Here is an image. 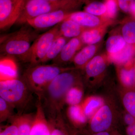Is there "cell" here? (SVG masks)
Instances as JSON below:
<instances>
[{"label":"cell","instance_id":"1","mask_svg":"<svg viewBox=\"0 0 135 135\" xmlns=\"http://www.w3.org/2000/svg\"><path fill=\"white\" fill-rule=\"evenodd\" d=\"M80 77L77 72L67 70L61 73L42 90L38 97L46 118L53 120L61 113L69 90L76 86Z\"/></svg>","mask_w":135,"mask_h":135},{"label":"cell","instance_id":"2","mask_svg":"<svg viewBox=\"0 0 135 135\" xmlns=\"http://www.w3.org/2000/svg\"><path fill=\"white\" fill-rule=\"evenodd\" d=\"M33 29L26 23L18 31L1 39V54L15 56L27 62V55L32 44L39 36Z\"/></svg>","mask_w":135,"mask_h":135},{"label":"cell","instance_id":"3","mask_svg":"<svg viewBox=\"0 0 135 135\" xmlns=\"http://www.w3.org/2000/svg\"><path fill=\"white\" fill-rule=\"evenodd\" d=\"M83 2L81 0H26L15 24H25L29 19L60 10L74 12Z\"/></svg>","mask_w":135,"mask_h":135},{"label":"cell","instance_id":"4","mask_svg":"<svg viewBox=\"0 0 135 135\" xmlns=\"http://www.w3.org/2000/svg\"><path fill=\"white\" fill-rule=\"evenodd\" d=\"M70 69L54 64L38 65L27 69L23 78L31 92L38 96L57 76Z\"/></svg>","mask_w":135,"mask_h":135},{"label":"cell","instance_id":"5","mask_svg":"<svg viewBox=\"0 0 135 135\" xmlns=\"http://www.w3.org/2000/svg\"><path fill=\"white\" fill-rule=\"evenodd\" d=\"M32 93L23 78L0 81V97L15 109H23Z\"/></svg>","mask_w":135,"mask_h":135},{"label":"cell","instance_id":"6","mask_svg":"<svg viewBox=\"0 0 135 135\" xmlns=\"http://www.w3.org/2000/svg\"><path fill=\"white\" fill-rule=\"evenodd\" d=\"M59 24L39 35L34 41L27 58V62H29L32 66L42 63L53 42L60 35Z\"/></svg>","mask_w":135,"mask_h":135},{"label":"cell","instance_id":"7","mask_svg":"<svg viewBox=\"0 0 135 135\" xmlns=\"http://www.w3.org/2000/svg\"><path fill=\"white\" fill-rule=\"evenodd\" d=\"M26 0H0V28L7 30L15 24Z\"/></svg>","mask_w":135,"mask_h":135},{"label":"cell","instance_id":"8","mask_svg":"<svg viewBox=\"0 0 135 135\" xmlns=\"http://www.w3.org/2000/svg\"><path fill=\"white\" fill-rule=\"evenodd\" d=\"M72 12L64 10L56 11L29 19L26 23L36 31L52 28L67 18Z\"/></svg>","mask_w":135,"mask_h":135},{"label":"cell","instance_id":"9","mask_svg":"<svg viewBox=\"0 0 135 135\" xmlns=\"http://www.w3.org/2000/svg\"><path fill=\"white\" fill-rule=\"evenodd\" d=\"M113 116L111 107L104 104L90 119V129L95 133L107 131L112 124Z\"/></svg>","mask_w":135,"mask_h":135},{"label":"cell","instance_id":"10","mask_svg":"<svg viewBox=\"0 0 135 135\" xmlns=\"http://www.w3.org/2000/svg\"><path fill=\"white\" fill-rule=\"evenodd\" d=\"M82 43L80 36L70 39L64 46L60 54L52 60L53 64L63 66L68 62L73 60L77 51L81 47Z\"/></svg>","mask_w":135,"mask_h":135},{"label":"cell","instance_id":"11","mask_svg":"<svg viewBox=\"0 0 135 135\" xmlns=\"http://www.w3.org/2000/svg\"><path fill=\"white\" fill-rule=\"evenodd\" d=\"M51 128L42 107L38 101L32 123L30 135H51Z\"/></svg>","mask_w":135,"mask_h":135},{"label":"cell","instance_id":"12","mask_svg":"<svg viewBox=\"0 0 135 135\" xmlns=\"http://www.w3.org/2000/svg\"><path fill=\"white\" fill-rule=\"evenodd\" d=\"M85 28H94L99 26L102 22L99 17L86 12H72L67 18Z\"/></svg>","mask_w":135,"mask_h":135},{"label":"cell","instance_id":"13","mask_svg":"<svg viewBox=\"0 0 135 135\" xmlns=\"http://www.w3.org/2000/svg\"><path fill=\"white\" fill-rule=\"evenodd\" d=\"M86 29L67 18L59 24V34L68 39L79 37Z\"/></svg>","mask_w":135,"mask_h":135},{"label":"cell","instance_id":"14","mask_svg":"<svg viewBox=\"0 0 135 135\" xmlns=\"http://www.w3.org/2000/svg\"><path fill=\"white\" fill-rule=\"evenodd\" d=\"M106 62L101 56L93 57L84 66L85 72L89 77H95L101 75L106 69Z\"/></svg>","mask_w":135,"mask_h":135},{"label":"cell","instance_id":"15","mask_svg":"<svg viewBox=\"0 0 135 135\" xmlns=\"http://www.w3.org/2000/svg\"><path fill=\"white\" fill-rule=\"evenodd\" d=\"M135 54V46L127 43L122 49L117 53L109 55L110 60L119 65L125 64L132 60Z\"/></svg>","mask_w":135,"mask_h":135},{"label":"cell","instance_id":"16","mask_svg":"<svg viewBox=\"0 0 135 135\" xmlns=\"http://www.w3.org/2000/svg\"><path fill=\"white\" fill-rule=\"evenodd\" d=\"M96 51V47L94 45H88L79 51L74 58V63L77 68L84 67L91 60Z\"/></svg>","mask_w":135,"mask_h":135},{"label":"cell","instance_id":"17","mask_svg":"<svg viewBox=\"0 0 135 135\" xmlns=\"http://www.w3.org/2000/svg\"><path fill=\"white\" fill-rule=\"evenodd\" d=\"M103 99L97 97H91L81 104L83 109L88 119H91L95 114L104 104Z\"/></svg>","mask_w":135,"mask_h":135},{"label":"cell","instance_id":"18","mask_svg":"<svg viewBox=\"0 0 135 135\" xmlns=\"http://www.w3.org/2000/svg\"><path fill=\"white\" fill-rule=\"evenodd\" d=\"M67 115L71 122L77 127L83 126L88 120L84 113L81 104H80L69 106Z\"/></svg>","mask_w":135,"mask_h":135},{"label":"cell","instance_id":"19","mask_svg":"<svg viewBox=\"0 0 135 135\" xmlns=\"http://www.w3.org/2000/svg\"><path fill=\"white\" fill-rule=\"evenodd\" d=\"M67 38L59 35L53 42L49 50L42 63H46L55 59L62 49L64 46L68 41Z\"/></svg>","mask_w":135,"mask_h":135},{"label":"cell","instance_id":"20","mask_svg":"<svg viewBox=\"0 0 135 135\" xmlns=\"http://www.w3.org/2000/svg\"><path fill=\"white\" fill-rule=\"evenodd\" d=\"M16 78L17 67L14 62L8 59L1 60L0 81Z\"/></svg>","mask_w":135,"mask_h":135},{"label":"cell","instance_id":"21","mask_svg":"<svg viewBox=\"0 0 135 135\" xmlns=\"http://www.w3.org/2000/svg\"><path fill=\"white\" fill-rule=\"evenodd\" d=\"M33 119L32 114H29L18 115L15 118L17 125L18 135H30Z\"/></svg>","mask_w":135,"mask_h":135},{"label":"cell","instance_id":"22","mask_svg":"<svg viewBox=\"0 0 135 135\" xmlns=\"http://www.w3.org/2000/svg\"><path fill=\"white\" fill-rule=\"evenodd\" d=\"M127 43L123 36L120 35L111 36L106 42V50L109 55L117 53L122 49Z\"/></svg>","mask_w":135,"mask_h":135},{"label":"cell","instance_id":"23","mask_svg":"<svg viewBox=\"0 0 135 135\" xmlns=\"http://www.w3.org/2000/svg\"><path fill=\"white\" fill-rule=\"evenodd\" d=\"M122 101L127 112L135 118V90L129 89L123 92Z\"/></svg>","mask_w":135,"mask_h":135},{"label":"cell","instance_id":"24","mask_svg":"<svg viewBox=\"0 0 135 135\" xmlns=\"http://www.w3.org/2000/svg\"><path fill=\"white\" fill-rule=\"evenodd\" d=\"M80 37L83 43L93 45L101 41L102 34L99 29H86L82 33Z\"/></svg>","mask_w":135,"mask_h":135},{"label":"cell","instance_id":"25","mask_svg":"<svg viewBox=\"0 0 135 135\" xmlns=\"http://www.w3.org/2000/svg\"><path fill=\"white\" fill-rule=\"evenodd\" d=\"M83 92L80 87L76 86L71 88L66 96L65 103L70 105L79 104L82 100Z\"/></svg>","mask_w":135,"mask_h":135},{"label":"cell","instance_id":"26","mask_svg":"<svg viewBox=\"0 0 135 135\" xmlns=\"http://www.w3.org/2000/svg\"><path fill=\"white\" fill-rule=\"evenodd\" d=\"M119 76L121 82L126 88H130L135 85V68L129 69H122Z\"/></svg>","mask_w":135,"mask_h":135},{"label":"cell","instance_id":"27","mask_svg":"<svg viewBox=\"0 0 135 135\" xmlns=\"http://www.w3.org/2000/svg\"><path fill=\"white\" fill-rule=\"evenodd\" d=\"M48 121L51 128V135H69L62 118V114L55 119Z\"/></svg>","mask_w":135,"mask_h":135},{"label":"cell","instance_id":"28","mask_svg":"<svg viewBox=\"0 0 135 135\" xmlns=\"http://www.w3.org/2000/svg\"><path fill=\"white\" fill-rule=\"evenodd\" d=\"M122 33L127 43L135 44V22L131 21L126 23L122 28Z\"/></svg>","mask_w":135,"mask_h":135},{"label":"cell","instance_id":"29","mask_svg":"<svg viewBox=\"0 0 135 135\" xmlns=\"http://www.w3.org/2000/svg\"><path fill=\"white\" fill-rule=\"evenodd\" d=\"M106 11L105 4L99 2L90 3L85 8V12L96 16L105 15Z\"/></svg>","mask_w":135,"mask_h":135},{"label":"cell","instance_id":"30","mask_svg":"<svg viewBox=\"0 0 135 135\" xmlns=\"http://www.w3.org/2000/svg\"><path fill=\"white\" fill-rule=\"evenodd\" d=\"M15 109L11 105L0 97V121H5L11 117Z\"/></svg>","mask_w":135,"mask_h":135},{"label":"cell","instance_id":"31","mask_svg":"<svg viewBox=\"0 0 135 135\" xmlns=\"http://www.w3.org/2000/svg\"><path fill=\"white\" fill-rule=\"evenodd\" d=\"M107 11L105 15L110 18L116 16L118 9V3L116 0H106L105 3Z\"/></svg>","mask_w":135,"mask_h":135},{"label":"cell","instance_id":"32","mask_svg":"<svg viewBox=\"0 0 135 135\" xmlns=\"http://www.w3.org/2000/svg\"><path fill=\"white\" fill-rule=\"evenodd\" d=\"M118 6L123 12L131 13L135 6V0H116Z\"/></svg>","mask_w":135,"mask_h":135},{"label":"cell","instance_id":"33","mask_svg":"<svg viewBox=\"0 0 135 135\" xmlns=\"http://www.w3.org/2000/svg\"><path fill=\"white\" fill-rule=\"evenodd\" d=\"M0 135H18L17 125L15 119L10 125L7 126L1 131Z\"/></svg>","mask_w":135,"mask_h":135},{"label":"cell","instance_id":"34","mask_svg":"<svg viewBox=\"0 0 135 135\" xmlns=\"http://www.w3.org/2000/svg\"><path fill=\"white\" fill-rule=\"evenodd\" d=\"M123 118L125 123L128 125V126H130L135 123L134 117L127 112L124 114Z\"/></svg>","mask_w":135,"mask_h":135},{"label":"cell","instance_id":"35","mask_svg":"<svg viewBox=\"0 0 135 135\" xmlns=\"http://www.w3.org/2000/svg\"><path fill=\"white\" fill-rule=\"evenodd\" d=\"M127 133L128 135H135V123L128 126L127 128Z\"/></svg>","mask_w":135,"mask_h":135},{"label":"cell","instance_id":"36","mask_svg":"<svg viewBox=\"0 0 135 135\" xmlns=\"http://www.w3.org/2000/svg\"><path fill=\"white\" fill-rule=\"evenodd\" d=\"M92 135H111L110 134L107 132V131H102V132H98V133H95Z\"/></svg>","mask_w":135,"mask_h":135},{"label":"cell","instance_id":"37","mask_svg":"<svg viewBox=\"0 0 135 135\" xmlns=\"http://www.w3.org/2000/svg\"><path fill=\"white\" fill-rule=\"evenodd\" d=\"M131 14L132 15V16H133L135 18V6L134 9H133V11H132V12L131 13Z\"/></svg>","mask_w":135,"mask_h":135},{"label":"cell","instance_id":"38","mask_svg":"<svg viewBox=\"0 0 135 135\" xmlns=\"http://www.w3.org/2000/svg\"><path fill=\"white\" fill-rule=\"evenodd\" d=\"M74 135H81L80 134H75Z\"/></svg>","mask_w":135,"mask_h":135},{"label":"cell","instance_id":"39","mask_svg":"<svg viewBox=\"0 0 135 135\" xmlns=\"http://www.w3.org/2000/svg\"><path fill=\"white\" fill-rule=\"evenodd\" d=\"M81 1H84V0H81Z\"/></svg>","mask_w":135,"mask_h":135}]
</instances>
